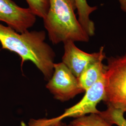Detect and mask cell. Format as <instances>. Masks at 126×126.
<instances>
[{"label": "cell", "instance_id": "6da1fadb", "mask_svg": "<svg viewBox=\"0 0 126 126\" xmlns=\"http://www.w3.org/2000/svg\"><path fill=\"white\" fill-rule=\"evenodd\" d=\"M44 31H27L18 33L9 26L0 23V43L1 49L17 54L21 59V66L26 61H31L48 81L53 72L56 54L45 42Z\"/></svg>", "mask_w": 126, "mask_h": 126}, {"label": "cell", "instance_id": "7a4b0ae2", "mask_svg": "<svg viewBox=\"0 0 126 126\" xmlns=\"http://www.w3.org/2000/svg\"><path fill=\"white\" fill-rule=\"evenodd\" d=\"M48 12L43 19L49 38L53 45L67 41L88 42L90 36L75 13V0H49Z\"/></svg>", "mask_w": 126, "mask_h": 126}, {"label": "cell", "instance_id": "3957f363", "mask_svg": "<svg viewBox=\"0 0 126 126\" xmlns=\"http://www.w3.org/2000/svg\"><path fill=\"white\" fill-rule=\"evenodd\" d=\"M104 66L105 98L107 105L126 112V52L108 58Z\"/></svg>", "mask_w": 126, "mask_h": 126}, {"label": "cell", "instance_id": "277c9868", "mask_svg": "<svg viewBox=\"0 0 126 126\" xmlns=\"http://www.w3.org/2000/svg\"><path fill=\"white\" fill-rule=\"evenodd\" d=\"M82 99L72 107L67 108L60 115L50 119H33L32 126H47L66 118H77L91 113H99L97 106L105 98V80L104 73L94 85L85 91Z\"/></svg>", "mask_w": 126, "mask_h": 126}, {"label": "cell", "instance_id": "5b68a950", "mask_svg": "<svg viewBox=\"0 0 126 126\" xmlns=\"http://www.w3.org/2000/svg\"><path fill=\"white\" fill-rule=\"evenodd\" d=\"M55 99L67 101L85 92L79 85L77 78L62 62L54 63L53 72L46 85Z\"/></svg>", "mask_w": 126, "mask_h": 126}, {"label": "cell", "instance_id": "8992f818", "mask_svg": "<svg viewBox=\"0 0 126 126\" xmlns=\"http://www.w3.org/2000/svg\"><path fill=\"white\" fill-rule=\"evenodd\" d=\"M36 16L29 8L19 6L12 0H0V22L21 33L33 27Z\"/></svg>", "mask_w": 126, "mask_h": 126}, {"label": "cell", "instance_id": "52a82bcc", "mask_svg": "<svg viewBox=\"0 0 126 126\" xmlns=\"http://www.w3.org/2000/svg\"><path fill=\"white\" fill-rule=\"evenodd\" d=\"M63 45L62 62L77 78L91 63L106 58L103 46L100 47L98 52L89 53L79 49L72 41H66Z\"/></svg>", "mask_w": 126, "mask_h": 126}, {"label": "cell", "instance_id": "ba28073f", "mask_svg": "<svg viewBox=\"0 0 126 126\" xmlns=\"http://www.w3.org/2000/svg\"><path fill=\"white\" fill-rule=\"evenodd\" d=\"M104 59H100L91 63L77 78L79 86L85 92L94 85L103 74L105 65L102 62Z\"/></svg>", "mask_w": 126, "mask_h": 126}, {"label": "cell", "instance_id": "9c48e42d", "mask_svg": "<svg viewBox=\"0 0 126 126\" xmlns=\"http://www.w3.org/2000/svg\"><path fill=\"white\" fill-rule=\"evenodd\" d=\"M78 12V20L88 36H93L95 34L94 23L90 19L91 14L97 9V6L92 7L87 0H75Z\"/></svg>", "mask_w": 126, "mask_h": 126}, {"label": "cell", "instance_id": "30bf717a", "mask_svg": "<svg viewBox=\"0 0 126 126\" xmlns=\"http://www.w3.org/2000/svg\"><path fill=\"white\" fill-rule=\"evenodd\" d=\"M75 126H112L100 113H91L75 118L71 123Z\"/></svg>", "mask_w": 126, "mask_h": 126}, {"label": "cell", "instance_id": "8fae6325", "mask_svg": "<svg viewBox=\"0 0 126 126\" xmlns=\"http://www.w3.org/2000/svg\"><path fill=\"white\" fill-rule=\"evenodd\" d=\"M125 112L121 109L108 106L107 109L100 111V114L112 125L118 126H126V119L124 114Z\"/></svg>", "mask_w": 126, "mask_h": 126}, {"label": "cell", "instance_id": "7c38bea8", "mask_svg": "<svg viewBox=\"0 0 126 126\" xmlns=\"http://www.w3.org/2000/svg\"><path fill=\"white\" fill-rule=\"evenodd\" d=\"M29 8L36 16L43 19L45 18L49 8V0H25Z\"/></svg>", "mask_w": 126, "mask_h": 126}, {"label": "cell", "instance_id": "4fadbf2b", "mask_svg": "<svg viewBox=\"0 0 126 126\" xmlns=\"http://www.w3.org/2000/svg\"><path fill=\"white\" fill-rule=\"evenodd\" d=\"M47 126H75L73 125L71 123L69 124H67L66 123H65L63 122L62 121H59V122H56L53 123L52 124H51Z\"/></svg>", "mask_w": 126, "mask_h": 126}, {"label": "cell", "instance_id": "5bb4252c", "mask_svg": "<svg viewBox=\"0 0 126 126\" xmlns=\"http://www.w3.org/2000/svg\"><path fill=\"white\" fill-rule=\"evenodd\" d=\"M121 5V9L126 13V0H118Z\"/></svg>", "mask_w": 126, "mask_h": 126}]
</instances>
